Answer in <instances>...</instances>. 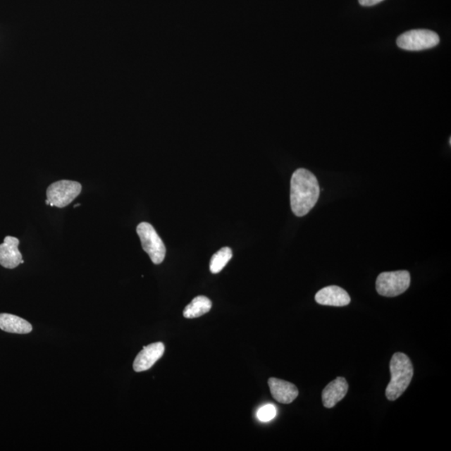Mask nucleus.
<instances>
[{
  "instance_id": "13",
  "label": "nucleus",
  "mask_w": 451,
  "mask_h": 451,
  "mask_svg": "<svg viewBox=\"0 0 451 451\" xmlns=\"http://www.w3.org/2000/svg\"><path fill=\"white\" fill-rule=\"evenodd\" d=\"M213 307L211 301L205 296H198L184 309L183 316L186 319H196L209 312Z\"/></svg>"
},
{
  "instance_id": "11",
  "label": "nucleus",
  "mask_w": 451,
  "mask_h": 451,
  "mask_svg": "<svg viewBox=\"0 0 451 451\" xmlns=\"http://www.w3.org/2000/svg\"><path fill=\"white\" fill-rule=\"evenodd\" d=\"M268 385L271 394L279 403L291 404L299 396V390L292 383L276 378H270Z\"/></svg>"
},
{
  "instance_id": "2",
  "label": "nucleus",
  "mask_w": 451,
  "mask_h": 451,
  "mask_svg": "<svg viewBox=\"0 0 451 451\" xmlns=\"http://www.w3.org/2000/svg\"><path fill=\"white\" fill-rule=\"evenodd\" d=\"M390 369L391 381L385 391L386 398L390 401L399 399L407 389L414 376V367L407 355L396 353L392 357Z\"/></svg>"
},
{
  "instance_id": "3",
  "label": "nucleus",
  "mask_w": 451,
  "mask_h": 451,
  "mask_svg": "<svg viewBox=\"0 0 451 451\" xmlns=\"http://www.w3.org/2000/svg\"><path fill=\"white\" fill-rule=\"evenodd\" d=\"M396 43L404 51H421L435 47L440 43V37L430 30H412L400 35Z\"/></svg>"
},
{
  "instance_id": "6",
  "label": "nucleus",
  "mask_w": 451,
  "mask_h": 451,
  "mask_svg": "<svg viewBox=\"0 0 451 451\" xmlns=\"http://www.w3.org/2000/svg\"><path fill=\"white\" fill-rule=\"evenodd\" d=\"M82 186L78 182L69 180H58L53 183L47 189V199L49 206L62 209L70 204L78 197Z\"/></svg>"
},
{
  "instance_id": "4",
  "label": "nucleus",
  "mask_w": 451,
  "mask_h": 451,
  "mask_svg": "<svg viewBox=\"0 0 451 451\" xmlns=\"http://www.w3.org/2000/svg\"><path fill=\"white\" fill-rule=\"evenodd\" d=\"M410 285V274L408 271L382 273L376 280L378 295L385 297H396L402 295Z\"/></svg>"
},
{
  "instance_id": "5",
  "label": "nucleus",
  "mask_w": 451,
  "mask_h": 451,
  "mask_svg": "<svg viewBox=\"0 0 451 451\" xmlns=\"http://www.w3.org/2000/svg\"><path fill=\"white\" fill-rule=\"evenodd\" d=\"M137 232L141 239L143 250L150 257L152 263L160 264L166 257V246L156 230L150 223H142L137 226Z\"/></svg>"
},
{
  "instance_id": "17",
  "label": "nucleus",
  "mask_w": 451,
  "mask_h": 451,
  "mask_svg": "<svg viewBox=\"0 0 451 451\" xmlns=\"http://www.w3.org/2000/svg\"><path fill=\"white\" fill-rule=\"evenodd\" d=\"M45 203H47V204L49 205V202L48 199L47 201H45Z\"/></svg>"
},
{
  "instance_id": "10",
  "label": "nucleus",
  "mask_w": 451,
  "mask_h": 451,
  "mask_svg": "<svg viewBox=\"0 0 451 451\" xmlns=\"http://www.w3.org/2000/svg\"><path fill=\"white\" fill-rule=\"evenodd\" d=\"M348 382L344 377H338L324 388L322 401L324 407L331 409L345 398L348 393Z\"/></svg>"
},
{
  "instance_id": "16",
  "label": "nucleus",
  "mask_w": 451,
  "mask_h": 451,
  "mask_svg": "<svg viewBox=\"0 0 451 451\" xmlns=\"http://www.w3.org/2000/svg\"><path fill=\"white\" fill-rule=\"evenodd\" d=\"M382 1H383V0H359L360 6L365 7L373 6Z\"/></svg>"
},
{
  "instance_id": "1",
  "label": "nucleus",
  "mask_w": 451,
  "mask_h": 451,
  "mask_svg": "<svg viewBox=\"0 0 451 451\" xmlns=\"http://www.w3.org/2000/svg\"><path fill=\"white\" fill-rule=\"evenodd\" d=\"M320 194L317 178L309 170L297 169L291 179L290 201L292 213L304 216L314 209Z\"/></svg>"
},
{
  "instance_id": "15",
  "label": "nucleus",
  "mask_w": 451,
  "mask_h": 451,
  "mask_svg": "<svg viewBox=\"0 0 451 451\" xmlns=\"http://www.w3.org/2000/svg\"><path fill=\"white\" fill-rule=\"evenodd\" d=\"M277 410L273 404L263 406L257 414V416L261 422H268L276 416Z\"/></svg>"
},
{
  "instance_id": "7",
  "label": "nucleus",
  "mask_w": 451,
  "mask_h": 451,
  "mask_svg": "<svg viewBox=\"0 0 451 451\" xmlns=\"http://www.w3.org/2000/svg\"><path fill=\"white\" fill-rule=\"evenodd\" d=\"M164 352L165 346L161 342L143 347V350L140 352L134 361V371L135 372L148 371L162 357Z\"/></svg>"
},
{
  "instance_id": "18",
  "label": "nucleus",
  "mask_w": 451,
  "mask_h": 451,
  "mask_svg": "<svg viewBox=\"0 0 451 451\" xmlns=\"http://www.w3.org/2000/svg\"><path fill=\"white\" fill-rule=\"evenodd\" d=\"M80 206V204H78V205H75L74 207L75 209V207H78V206Z\"/></svg>"
},
{
  "instance_id": "8",
  "label": "nucleus",
  "mask_w": 451,
  "mask_h": 451,
  "mask_svg": "<svg viewBox=\"0 0 451 451\" xmlns=\"http://www.w3.org/2000/svg\"><path fill=\"white\" fill-rule=\"evenodd\" d=\"M19 239L11 236L4 238L2 245H0V265L4 268H16L20 264H24L21 252L19 250Z\"/></svg>"
},
{
  "instance_id": "12",
  "label": "nucleus",
  "mask_w": 451,
  "mask_h": 451,
  "mask_svg": "<svg viewBox=\"0 0 451 451\" xmlns=\"http://www.w3.org/2000/svg\"><path fill=\"white\" fill-rule=\"evenodd\" d=\"M0 329L11 333L25 335L32 331V326L25 319L10 314H0Z\"/></svg>"
},
{
  "instance_id": "9",
  "label": "nucleus",
  "mask_w": 451,
  "mask_h": 451,
  "mask_svg": "<svg viewBox=\"0 0 451 451\" xmlns=\"http://www.w3.org/2000/svg\"><path fill=\"white\" fill-rule=\"evenodd\" d=\"M315 300L321 305L344 307L350 304L351 299L344 288L328 286L317 292Z\"/></svg>"
},
{
  "instance_id": "14",
  "label": "nucleus",
  "mask_w": 451,
  "mask_h": 451,
  "mask_svg": "<svg viewBox=\"0 0 451 451\" xmlns=\"http://www.w3.org/2000/svg\"><path fill=\"white\" fill-rule=\"evenodd\" d=\"M233 258V251L231 248L225 247L211 257L210 261V271L216 274L221 272L228 261Z\"/></svg>"
}]
</instances>
